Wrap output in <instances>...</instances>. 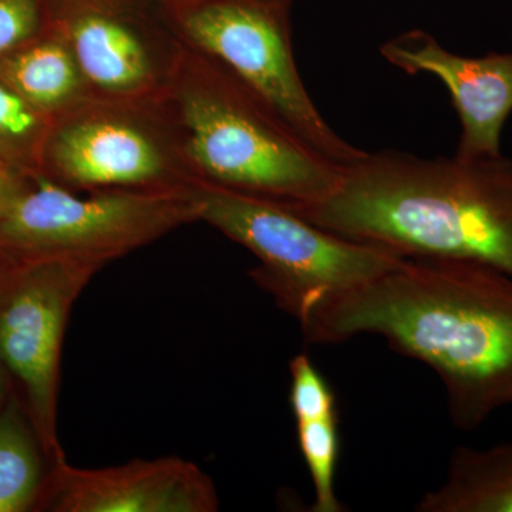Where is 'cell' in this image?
<instances>
[{
	"mask_svg": "<svg viewBox=\"0 0 512 512\" xmlns=\"http://www.w3.org/2000/svg\"><path fill=\"white\" fill-rule=\"evenodd\" d=\"M6 394V370L0 365V412H2V404L5 402Z\"/></svg>",
	"mask_w": 512,
	"mask_h": 512,
	"instance_id": "ffe728a7",
	"label": "cell"
},
{
	"mask_svg": "<svg viewBox=\"0 0 512 512\" xmlns=\"http://www.w3.org/2000/svg\"><path fill=\"white\" fill-rule=\"evenodd\" d=\"M191 188L198 222L256 256L259 264L249 275L299 325L323 302L372 281L404 259L338 237L271 202L197 181Z\"/></svg>",
	"mask_w": 512,
	"mask_h": 512,
	"instance_id": "277c9868",
	"label": "cell"
},
{
	"mask_svg": "<svg viewBox=\"0 0 512 512\" xmlns=\"http://www.w3.org/2000/svg\"><path fill=\"white\" fill-rule=\"evenodd\" d=\"M49 124L47 117L0 80V160L22 173L37 174Z\"/></svg>",
	"mask_w": 512,
	"mask_h": 512,
	"instance_id": "2e32d148",
	"label": "cell"
},
{
	"mask_svg": "<svg viewBox=\"0 0 512 512\" xmlns=\"http://www.w3.org/2000/svg\"><path fill=\"white\" fill-rule=\"evenodd\" d=\"M184 45L214 57L339 171L366 151L340 137L313 103L292 46V0H160Z\"/></svg>",
	"mask_w": 512,
	"mask_h": 512,
	"instance_id": "5b68a950",
	"label": "cell"
},
{
	"mask_svg": "<svg viewBox=\"0 0 512 512\" xmlns=\"http://www.w3.org/2000/svg\"><path fill=\"white\" fill-rule=\"evenodd\" d=\"M380 53L402 72L433 74L447 87L461 123L454 156L503 154L501 137L512 113V52L460 56L426 30L413 29L386 40Z\"/></svg>",
	"mask_w": 512,
	"mask_h": 512,
	"instance_id": "8fae6325",
	"label": "cell"
},
{
	"mask_svg": "<svg viewBox=\"0 0 512 512\" xmlns=\"http://www.w3.org/2000/svg\"><path fill=\"white\" fill-rule=\"evenodd\" d=\"M101 269L72 259H18L0 282V365L22 386L52 463L64 457L57 439L64 332L74 303Z\"/></svg>",
	"mask_w": 512,
	"mask_h": 512,
	"instance_id": "ba28073f",
	"label": "cell"
},
{
	"mask_svg": "<svg viewBox=\"0 0 512 512\" xmlns=\"http://www.w3.org/2000/svg\"><path fill=\"white\" fill-rule=\"evenodd\" d=\"M55 0H0V57L52 26Z\"/></svg>",
	"mask_w": 512,
	"mask_h": 512,
	"instance_id": "ac0fdd59",
	"label": "cell"
},
{
	"mask_svg": "<svg viewBox=\"0 0 512 512\" xmlns=\"http://www.w3.org/2000/svg\"><path fill=\"white\" fill-rule=\"evenodd\" d=\"M37 174L74 192L178 191L194 183L158 100L89 99L50 120Z\"/></svg>",
	"mask_w": 512,
	"mask_h": 512,
	"instance_id": "52a82bcc",
	"label": "cell"
},
{
	"mask_svg": "<svg viewBox=\"0 0 512 512\" xmlns=\"http://www.w3.org/2000/svg\"><path fill=\"white\" fill-rule=\"evenodd\" d=\"M42 498L47 510L56 512H215L220 508L211 477L180 457L103 468L70 466L62 457L53 463Z\"/></svg>",
	"mask_w": 512,
	"mask_h": 512,
	"instance_id": "30bf717a",
	"label": "cell"
},
{
	"mask_svg": "<svg viewBox=\"0 0 512 512\" xmlns=\"http://www.w3.org/2000/svg\"><path fill=\"white\" fill-rule=\"evenodd\" d=\"M298 446L311 474L315 501L312 512H342L335 490L340 453L339 414L296 421Z\"/></svg>",
	"mask_w": 512,
	"mask_h": 512,
	"instance_id": "9a60e30c",
	"label": "cell"
},
{
	"mask_svg": "<svg viewBox=\"0 0 512 512\" xmlns=\"http://www.w3.org/2000/svg\"><path fill=\"white\" fill-rule=\"evenodd\" d=\"M53 26L94 100L157 101L183 46L160 0H55Z\"/></svg>",
	"mask_w": 512,
	"mask_h": 512,
	"instance_id": "9c48e42d",
	"label": "cell"
},
{
	"mask_svg": "<svg viewBox=\"0 0 512 512\" xmlns=\"http://www.w3.org/2000/svg\"><path fill=\"white\" fill-rule=\"evenodd\" d=\"M0 80L52 120L89 100L72 49L55 26L0 57Z\"/></svg>",
	"mask_w": 512,
	"mask_h": 512,
	"instance_id": "7c38bea8",
	"label": "cell"
},
{
	"mask_svg": "<svg viewBox=\"0 0 512 512\" xmlns=\"http://www.w3.org/2000/svg\"><path fill=\"white\" fill-rule=\"evenodd\" d=\"M293 212V211H292ZM296 215L404 259H456L512 276V158L366 151Z\"/></svg>",
	"mask_w": 512,
	"mask_h": 512,
	"instance_id": "7a4b0ae2",
	"label": "cell"
},
{
	"mask_svg": "<svg viewBox=\"0 0 512 512\" xmlns=\"http://www.w3.org/2000/svg\"><path fill=\"white\" fill-rule=\"evenodd\" d=\"M289 403L296 421L320 419L339 414L336 396L328 380L313 365L311 357L299 353L289 363Z\"/></svg>",
	"mask_w": 512,
	"mask_h": 512,
	"instance_id": "e0dca14e",
	"label": "cell"
},
{
	"mask_svg": "<svg viewBox=\"0 0 512 512\" xmlns=\"http://www.w3.org/2000/svg\"><path fill=\"white\" fill-rule=\"evenodd\" d=\"M158 103L197 183L293 212L322 200L338 184V168L237 74L184 43Z\"/></svg>",
	"mask_w": 512,
	"mask_h": 512,
	"instance_id": "3957f363",
	"label": "cell"
},
{
	"mask_svg": "<svg viewBox=\"0 0 512 512\" xmlns=\"http://www.w3.org/2000/svg\"><path fill=\"white\" fill-rule=\"evenodd\" d=\"M42 451L32 421L10 402L0 412V512H25L39 503L47 480Z\"/></svg>",
	"mask_w": 512,
	"mask_h": 512,
	"instance_id": "5bb4252c",
	"label": "cell"
},
{
	"mask_svg": "<svg viewBox=\"0 0 512 512\" xmlns=\"http://www.w3.org/2000/svg\"><path fill=\"white\" fill-rule=\"evenodd\" d=\"M311 343L360 335L433 369L450 419L474 431L512 407V276L456 259H403L323 302L301 325Z\"/></svg>",
	"mask_w": 512,
	"mask_h": 512,
	"instance_id": "6da1fadb",
	"label": "cell"
},
{
	"mask_svg": "<svg viewBox=\"0 0 512 512\" xmlns=\"http://www.w3.org/2000/svg\"><path fill=\"white\" fill-rule=\"evenodd\" d=\"M416 511L512 512V441L454 448L446 480L421 498Z\"/></svg>",
	"mask_w": 512,
	"mask_h": 512,
	"instance_id": "4fadbf2b",
	"label": "cell"
},
{
	"mask_svg": "<svg viewBox=\"0 0 512 512\" xmlns=\"http://www.w3.org/2000/svg\"><path fill=\"white\" fill-rule=\"evenodd\" d=\"M30 177L32 175L22 173L12 165L0 160V220L5 217L6 212L26 187Z\"/></svg>",
	"mask_w": 512,
	"mask_h": 512,
	"instance_id": "d6986e66",
	"label": "cell"
},
{
	"mask_svg": "<svg viewBox=\"0 0 512 512\" xmlns=\"http://www.w3.org/2000/svg\"><path fill=\"white\" fill-rule=\"evenodd\" d=\"M191 187L74 192L32 175L0 220V251L16 259H72L104 268L198 222Z\"/></svg>",
	"mask_w": 512,
	"mask_h": 512,
	"instance_id": "8992f818",
	"label": "cell"
}]
</instances>
